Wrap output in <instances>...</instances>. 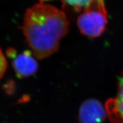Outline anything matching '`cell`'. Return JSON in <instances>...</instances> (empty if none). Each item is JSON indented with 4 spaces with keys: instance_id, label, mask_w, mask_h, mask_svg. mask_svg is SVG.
<instances>
[{
    "instance_id": "6da1fadb",
    "label": "cell",
    "mask_w": 123,
    "mask_h": 123,
    "mask_svg": "<svg viewBox=\"0 0 123 123\" xmlns=\"http://www.w3.org/2000/svg\"><path fill=\"white\" fill-rule=\"evenodd\" d=\"M68 28L65 13L50 5L35 4L24 14L23 33L34 56L38 59L49 57L58 50Z\"/></svg>"
},
{
    "instance_id": "7a4b0ae2",
    "label": "cell",
    "mask_w": 123,
    "mask_h": 123,
    "mask_svg": "<svg viewBox=\"0 0 123 123\" xmlns=\"http://www.w3.org/2000/svg\"><path fill=\"white\" fill-rule=\"evenodd\" d=\"M107 22V12L104 0H93L77 20L80 31L90 38L100 36L105 31Z\"/></svg>"
},
{
    "instance_id": "3957f363",
    "label": "cell",
    "mask_w": 123,
    "mask_h": 123,
    "mask_svg": "<svg viewBox=\"0 0 123 123\" xmlns=\"http://www.w3.org/2000/svg\"><path fill=\"white\" fill-rule=\"evenodd\" d=\"M6 54L12 59V65L18 78H27L34 74L37 71V62L32 55L31 51L26 50L17 54L14 49L9 48Z\"/></svg>"
},
{
    "instance_id": "277c9868",
    "label": "cell",
    "mask_w": 123,
    "mask_h": 123,
    "mask_svg": "<svg viewBox=\"0 0 123 123\" xmlns=\"http://www.w3.org/2000/svg\"><path fill=\"white\" fill-rule=\"evenodd\" d=\"M107 112L102 104L98 100H86L81 104L79 111V123H103Z\"/></svg>"
},
{
    "instance_id": "5b68a950",
    "label": "cell",
    "mask_w": 123,
    "mask_h": 123,
    "mask_svg": "<svg viewBox=\"0 0 123 123\" xmlns=\"http://www.w3.org/2000/svg\"><path fill=\"white\" fill-rule=\"evenodd\" d=\"M105 111L112 123H123V73L118 78L117 96L107 100Z\"/></svg>"
},
{
    "instance_id": "8992f818",
    "label": "cell",
    "mask_w": 123,
    "mask_h": 123,
    "mask_svg": "<svg viewBox=\"0 0 123 123\" xmlns=\"http://www.w3.org/2000/svg\"><path fill=\"white\" fill-rule=\"evenodd\" d=\"M40 2L49 0H39ZM63 5L68 6L76 12H83L90 5L93 0H61Z\"/></svg>"
},
{
    "instance_id": "52a82bcc",
    "label": "cell",
    "mask_w": 123,
    "mask_h": 123,
    "mask_svg": "<svg viewBox=\"0 0 123 123\" xmlns=\"http://www.w3.org/2000/svg\"><path fill=\"white\" fill-rule=\"evenodd\" d=\"M7 68V62L2 50L0 49V79L4 76Z\"/></svg>"
}]
</instances>
